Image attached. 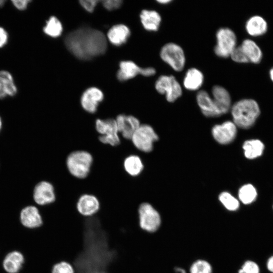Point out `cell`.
I'll return each instance as SVG.
<instances>
[{
	"mask_svg": "<svg viewBox=\"0 0 273 273\" xmlns=\"http://www.w3.org/2000/svg\"><path fill=\"white\" fill-rule=\"evenodd\" d=\"M115 120L120 135L128 140H131L132 136L141 124L136 117L124 114L117 115Z\"/></svg>",
	"mask_w": 273,
	"mask_h": 273,
	"instance_id": "obj_12",
	"label": "cell"
},
{
	"mask_svg": "<svg viewBox=\"0 0 273 273\" xmlns=\"http://www.w3.org/2000/svg\"><path fill=\"white\" fill-rule=\"evenodd\" d=\"M17 88L11 74L6 70H0V99L7 96L16 94Z\"/></svg>",
	"mask_w": 273,
	"mask_h": 273,
	"instance_id": "obj_25",
	"label": "cell"
},
{
	"mask_svg": "<svg viewBox=\"0 0 273 273\" xmlns=\"http://www.w3.org/2000/svg\"><path fill=\"white\" fill-rule=\"evenodd\" d=\"M155 87L158 93L164 95L166 100L170 103L175 102L183 93L180 84L171 75L160 76L155 82Z\"/></svg>",
	"mask_w": 273,
	"mask_h": 273,
	"instance_id": "obj_8",
	"label": "cell"
},
{
	"mask_svg": "<svg viewBox=\"0 0 273 273\" xmlns=\"http://www.w3.org/2000/svg\"><path fill=\"white\" fill-rule=\"evenodd\" d=\"M267 29L268 24L266 21L259 15L250 17L245 24L246 32L252 36H262L267 32Z\"/></svg>",
	"mask_w": 273,
	"mask_h": 273,
	"instance_id": "obj_18",
	"label": "cell"
},
{
	"mask_svg": "<svg viewBox=\"0 0 273 273\" xmlns=\"http://www.w3.org/2000/svg\"><path fill=\"white\" fill-rule=\"evenodd\" d=\"M43 29L48 35L57 37L61 34L63 27L61 23L56 17L51 16L47 21L46 25Z\"/></svg>",
	"mask_w": 273,
	"mask_h": 273,
	"instance_id": "obj_29",
	"label": "cell"
},
{
	"mask_svg": "<svg viewBox=\"0 0 273 273\" xmlns=\"http://www.w3.org/2000/svg\"><path fill=\"white\" fill-rule=\"evenodd\" d=\"M100 207L99 197L93 194L85 193L77 198L76 208L77 212L83 217L94 216L99 212Z\"/></svg>",
	"mask_w": 273,
	"mask_h": 273,
	"instance_id": "obj_10",
	"label": "cell"
},
{
	"mask_svg": "<svg viewBox=\"0 0 273 273\" xmlns=\"http://www.w3.org/2000/svg\"><path fill=\"white\" fill-rule=\"evenodd\" d=\"M272 209H273V205H272Z\"/></svg>",
	"mask_w": 273,
	"mask_h": 273,
	"instance_id": "obj_45",
	"label": "cell"
},
{
	"mask_svg": "<svg viewBox=\"0 0 273 273\" xmlns=\"http://www.w3.org/2000/svg\"><path fill=\"white\" fill-rule=\"evenodd\" d=\"M30 2V1L29 0H14L12 1L14 6L20 10L25 9Z\"/></svg>",
	"mask_w": 273,
	"mask_h": 273,
	"instance_id": "obj_37",
	"label": "cell"
},
{
	"mask_svg": "<svg viewBox=\"0 0 273 273\" xmlns=\"http://www.w3.org/2000/svg\"><path fill=\"white\" fill-rule=\"evenodd\" d=\"M94 161L93 155L85 150H75L66 157V165L69 173L78 179L85 178L90 173Z\"/></svg>",
	"mask_w": 273,
	"mask_h": 273,
	"instance_id": "obj_3",
	"label": "cell"
},
{
	"mask_svg": "<svg viewBox=\"0 0 273 273\" xmlns=\"http://www.w3.org/2000/svg\"><path fill=\"white\" fill-rule=\"evenodd\" d=\"M211 97L221 115L226 113L231 109V95L224 87L219 85L213 86L211 90Z\"/></svg>",
	"mask_w": 273,
	"mask_h": 273,
	"instance_id": "obj_15",
	"label": "cell"
},
{
	"mask_svg": "<svg viewBox=\"0 0 273 273\" xmlns=\"http://www.w3.org/2000/svg\"><path fill=\"white\" fill-rule=\"evenodd\" d=\"M140 16L141 23L146 30L150 31H157L158 30L162 19L158 12L143 10Z\"/></svg>",
	"mask_w": 273,
	"mask_h": 273,
	"instance_id": "obj_22",
	"label": "cell"
},
{
	"mask_svg": "<svg viewBox=\"0 0 273 273\" xmlns=\"http://www.w3.org/2000/svg\"><path fill=\"white\" fill-rule=\"evenodd\" d=\"M130 34V30L126 26L118 24L112 26L109 29L107 37L112 44L119 46L126 42Z\"/></svg>",
	"mask_w": 273,
	"mask_h": 273,
	"instance_id": "obj_23",
	"label": "cell"
},
{
	"mask_svg": "<svg viewBox=\"0 0 273 273\" xmlns=\"http://www.w3.org/2000/svg\"><path fill=\"white\" fill-rule=\"evenodd\" d=\"M123 167L126 173L132 177L140 175L144 169L141 158L135 154L126 156L123 162Z\"/></svg>",
	"mask_w": 273,
	"mask_h": 273,
	"instance_id": "obj_26",
	"label": "cell"
},
{
	"mask_svg": "<svg viewBox=\"0 0 273 273\" xmlns=\"http://www.w3.org/2000/svg\"><path fill=\"white\" fill-rule=\"evenodd\" d=\"M33 198L40 206H48L54 203L57 196L53 185L46 180L38 183L33 189Z\"/></svg>",
	"mask_w": 273,
	"mask_h": 273,
	"instance_id": "obj_11",
	"label": "cell"
},
{
	"mask_svg": "<svg viewBox=\"0 0 273 273\" xmlns=\"http://www.w3.org/2000/svg\"><path fill=\"white\" fill-rule=\"evenodd\" d=\"M204 78L203 74L200 70L196 68H191L185 74L183 85L189 90H197L203 85Z\"/></svg>",
	"mask_w": 273,
	"mask_h": 273,
	"instance_id": "obj_21",
	"label": "cell"
},
{
	"mask_svg": "<svg viewBox=\"0 0 273 273\" xmlns=\"http://www.w3.org/2000/svg\"><path fill=\"white\" fill-rule=\"evenodd\" d=\"M265 266L268 271L270 273H273V254L267 259Z\"/></svg>",
	"mask_w": 273,
	"mask_h": 273,
	"instance_id": "obj_39",
	"label": "cell"
},
{
	"mask_svg": "<svg viewBox=\"0 0 273 273\" xmlns=\"http://www.w3.org/2000/svg\"><path fill=\"white\" fill-rule=\"evenodd\" d=\"M245 156L250 159L260 156L263 152L264 146L259 140H250L244 142L243 145Z\"/></svg>",
	"mask_w": 273,
	"mask_h": 273,
	"instance_id": "obj_27",
	"label": "cell"
},
{
	"mask_svg": "<svg viewBox=\"0 0 273 273\" xmlns=\"http://www.w3.org/2000/svg\"><path fill=\"white\" fill-rule=\"evenodd\" d=\"M20 218L21 223L29 229L39 228L43 223V217L38 209L32 205L23 208L21 211Z\"/></svg>",
	"mask_w": 273,
	"mask_h": 273,
	"instance_id": "obj_16",
	"label": "cell"
},
{
	"mask_svg": "<svg viewBox=\"0 0 273 273\" xmlns=\"http://www.w3.org/2000/svg\"><path fill=\"white\" fill-rule=\"evenodd\" d=\"M158 140V136L153 127L146 124H141L131 137L133 146L139 150L150 152L153 148V144Z\"/></svg>",
	"mask_w": 273,
	"mask_h": 273,
	"instance_id": "obj_9",
	"label": "cell"
},
{
	"mask_svg": "<svg viewBox=\"0 0 273 273\" xmlns=\"http://www.w3.org/2000/svg\"><path fill=\"white\" fill-rule=\"evenodd\" d=\"M95 129L99 134V141L104 144L116 147L121 143L115 119H97L95 121Z\"/></svg>",
	"mask_w": 273,
	"mask_h": 273,
	"instance_id": "obj_5",
	"label": "cell"
},
{
	"mask_svg": "<svg viewBox=\"0 0 273 273\" xmlns=\"http://www.w3.org/2000/svg\"><path fill=\"white\" fill-rule=\"evenodd\" d=\"M230 57L238 63H249L240 45L235 48Z\"/></svg>",
	"mask_w": 273,
	"mask_h": 273,
	"instance_id": "obj_34",
	"label": "cell"
},
{
	"mask_svg": "<svg viewBox=\"0 0 273 273\" xmlns=\"http://www.w3.org/2000/svg\"><path fill=\"white\" fill-rule=\"evenodd\" d=\"M231 110L233 122L243 129L252 127L260 114L258 103L252 99H243L236 102Z\"/></svg>",
	"mask_w": 273,
	"mask_h": 273,
	"instance_id": "obj_2",
	"label": "cell"
},
{
	"mask_svg": "<svg viewBox=\"0 0 273 273\" xmlns=\"http://www.w3.org/2000/svg\"><path fill=\"white\" fill-rule=\"evenodd\" d=\"M119 67L117 77L121 81L133 78L138 74L144 76L145 68L140 67L132 61H122L119 64Z\"/></svg>",
	"mask_w": 273,
	"mask_h": 273,
	"instance_id": "obj_19",
	"label": "cell"
},
{
	"mask_svg": "<svg viewBox=\"0 0 273 273\" xmlns=\"http://www.w3.org/2000/svg\"><path fill=\"white\" fill-rule=\"evenodd\" d=\"M64 40L67 49L82 60H88L103 54L107 46L106 37L102 32L86 27L70 32Z\"/></svg>",
	"mask_w": 273,
	"mask_h": 273,
	"instance_id": "obj_1",
	"label": "cell"
},
{
	"mask_svg": "<svg viewBox=\"0 0 273 273\" xmlns=\"http://www.w3.org/2000/svg\"><path fill=\"white\" fill-rule=\"evenodd\" d=\"M104 98L102 91L97 87H90L82 95L80 100L82 108L89 113H95L97 111L99 103Z\"/></svg>",
	"mask_w": 273,
	"mask_h": 273,
	"instance_id": "obj_14",
	"label": "cell"
},
{
	"mask_svg": "<svg viewBox=\"0 0 273 273\" xmlns=\"http://www.w3.org/2000/svg\"><path fill=\"white\" fill-rule=\"evenodd\" d=\"M216 43L214 47L215 54L218 57H230L237 46V36L233 30L228 27H222L216 33Z\"/></svg>",
	"mask_w": 273,
	"mask_h": 273,
	"instance_id": "obj_7",
	"label": "cell"
},
{
	"mask_svg": "<svg viewBox=\"0 0 273 273\" xmlns=\"http://www.w3.org/2000/svg\"><path fill=\"white\" fill-rule=\"evenodd\" d=\"M257 193L255 187L251 184H246L242 186L239 190V201L245 205H249L255 202Z\"/></svg>",
	"mask_w": 273,
	"mask_h": 273,
	"instance_id": "obj_28",
	"label": "cell"
},
{
	"mask_svg": "<svg viewBox=\"0 0 273 273\" xmlns=\"http://www.w3.org/2000/svg\"><path fill=\"white\" fill-rule=\"evenodd\" d=\"M237 273H261L259 265L252 260H247L242 265Z\"/></svg>",
	"mask_w": 273,
	"mask_h": 273,
	"instance_id": "obj_32",
	"label": "cell"
},
{
	"mask_svg": "<svg viewBox=\"0 0 273 273\" xmlns=\"http://www.w3.org/2000/svg\"><path fill=\"white\" fill-rule=\"evenodd\" d=\"M140 228L144 231L152 234L156 232L161 224L158 211L149 203H140L138 208Z\"/></svg>",
	"mask_w": 273,
	"mask_h": 273,
	"instance_id": "obj_4",
	"label": "cell"
},
{
	"mask_svg": "<svg viewBox=\"0 0 273 273\" xmlns=\"http://www.w3.org/2000/svg\"><path fill=\"white\" fill-rule=\"evenodd\" d=\"M240 46L249 63L258 64L261 62L263 57L262 52L254 41L251 39H245Z\"/></svg>",
	"mask_w": 273,
	"mask_h": 273,
	"instance_id": "obj_20",
	"label": "cell"
},
{
	"mask_svg": "<svg viewBox=\"0 0 273 273\" xmlns=\"http://www.w3.org/2000/svg\"><path fill=\"white\" fill-rule=\"evenodd\" d=\"M51 273H75L73 266L68 262L62 261L55 264Z\"/></svg>",
	"mask_w": 273,
	"mask_h": 273,
	"instance_id": "obj_33",
	"label": "cell"
},
{
	"mask_svg": "<svg viewBox=\"0 0 273 273\" xmlns=\"http://www.w3.org/2000/svg\"><path fill=\"white\" fill-rule=\"evenodd\" d=\"M196 101L205 116L215 117L221 116L212 98L207 92L204 90H199L196 95Z\"/></svg>",
	"mask_w": 273,
	"mask_h": 273,
	"instance_id": "obj_17",
	"label": "cell"
},
{
	"mask_svg": "<svg viewBox=\"0 0 273 273\" xmlns=\"http://www.w3.org/2000/svg\"><path fill=\"white\" fill-rule=\"evenodd\" d=\"M160 57L173 70L182 71L186 64V56L183 48L174 42H168L161 48Z\"/></svg>",
	"mask_w": 273,
	"mask_h": 273,
	"instance_id": "obj_6",
	"label": "cell"
},
{
	"mask_svg": "<svg viewBox=\"0 0 273 273\" xmlns=\"http://www.w3.org/2000/svg\"><path fill=\"white\" fill-rule=\"evenodd\" d=\"M5 1L0 0V8L2 7L5 4Z\"/></svg>",
	"mask_w": 273,
	"mask_h": 273,
	"instance_id": "obj_43",
	"label": "cell"
},
{
	"mask_svg": "<svg viewBox=\"0 0 273 273\" xmlns=\"http://www.w3.org/2000/svg\"><path fill=\"white\" fill-rule=\"evenodd\" d=\"M99 1L97 0H82L80 4L82 7L88 12H93Z\"/></svg>",
	"mask_w": 273,
	"mask_h": 273,
	"instance_id": "obj_36",
	"label": "cell"
},
{
	"mask_svg": "<svg viewBox=\"0 0 273 273\" xmlns=\"http://www.w3.org/2000/svg\"><path fill=\"white\" fill-rule=\"evenodd\" d=\"M190 273H212L211 264L206 260L198 259L195 261L190 267Z\"/></svg>",
	"mask_w": 273,
	"mask_h": 273,
	"instance_id": "obj_31",
	"label": "cell"
},
{
	"mask_svg": "<svg viewBox=\"0 0 273 273\" xmlns=\"http://www.w3.org/2000/svg\"><path fill=\"white\" fill-rule=\"evenodd\" d=\"M120 0H105L102 1L103 6L108 10L111 11L118 9L122 4Z\"/></svg>",
	"mask_w": 273,
	"mask_h": 273,
	"instance_id": "obj_35",
	"label": "cell"
},
{
	"mask_svg": "<svg viewBox=\"0 0 273 273\" xmlns=\"http://www.w3.org/2000/svg\"><path fill=\"white\" fill-rule=\"evenodd\" d=\"M175 271L178 273H186L185 269L179 267L175 268Z\"/></svg>",
	"mask_w": 273,
	"mask_h": 273,
	"instance_id": "obj_41",
	"label": "cell"
},
{
	"mask_svg": "<svg viewBox=\"0 0 273 273\" xmlns=\"http://www.w3.org/2000/svg\"><path fill=\"white\" fill-rule=\"evenodd\" d=\"M269 75L271 80L273 82V67L270 69Z\"/></svg>",
	"mask_w": 273,
	"mask_h": 273,
	"instance_id": "obj_42",
	"label": "cell"
},
{
	"mask_svg": "<svg viewBox=\"0 0 273 273\" xmlns=\"http://www.w3.org/2000/svg\"><path fill=\"white\" fill-rule=\"evenodd\" d=\"M8 34L6 30L0 27V48L6 44L8 41Z\"/></svg>",
	"mask_w": 273,
	"mask_h": 273,
	"instance_id": "obj_38",
	"label": "cell"
},
{
	"mask_svg": "<svg viewBox=\"0 0 273 273\" xmlns=\"http://www.w3.org/2000/svg\"><path fill=\"white\" fill-rule=\"evenodd\" d=\"M212 134L216 142L222 145L232 142L237 134V126L231 121L215 125L212 129Z\"/></svg>",
	"mask_w": 273,
	"mask_h": 273,
	"instance_id": "obj_13",
	"label": "cell"
},
{
	"mask_svg": "<svg viewBox=\"0 0 273 273\" xmlns=\"http://www.w3.org/2000/svg\"><path fill=\"white\" fill-rule=\"evenodd\" d=\"M2 119H1V118L0 117V131L2 129Z\"/></svg>",
	"mask_w": 273,
	"mask_h": 273,
	"instance_id": "obj_44",
	"label": "cell"
},
{
	"mask_svg": "<svg viewBox=\"0 0 273 273\" xmlns=\"http://www.w3.org/2000/svg\"><path fill=\"white\" fill-rule=\"evenodd\" d=\"M172 1L171 0H159L157 2L161 4H167L170 3Z\"/></svg>",
	"mask_w": 273,
	"mask_h": 273,
	"instance_id": "obj_40",
	"label": "cell"
},
{
	"mask_svg": "<svg viewBox=\"0 0 273 273\" xmlns=\"http://www.w3.org/2000/svg\"><path fill=\"white\" fill-rule=\"evenodd\" d=\"M218 198L223 206L229 211H235L240 207L239 200L227 192L220 193Z\"/></svg>",
	"mask_w": 273,
	"mask_h": 273,
	"instance_id": "obj_30",
	"label": "cell"
},
{
	"mask_svg": "<svg viewBox=\"0 0 273 273\" xmlns=\"http://www.w3.org/2000/svg\"><path fill=\"white\" fill-rule=\"evenodd\" d=\"M24 262V257L19 251H14L8 253L5 257L3 265L8 273H18Z\"/></svg>",
	"mask_w": 273,
	"mask_h": 273,
	"instance_id": "obj_24",
	"label": "cell"
}]
</instances>
